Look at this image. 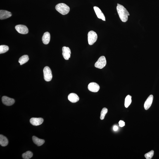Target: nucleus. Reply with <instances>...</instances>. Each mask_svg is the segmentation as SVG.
<instances>
[{
  "label": "nucleus",
  "instance_id": "obj_1",
  "mask_svg": "<svg viewBox=\"0 0 159 159\" xmlns=\"http://www.w3.org/2000/svg\"><path fill=\"white\" fill-rule=\"evenodd\" d=\"M116 9L119 18L123 22H127L128 18V16L130 15L127 10L123 6L118 3L117 4Z\"/></svg>",
  "mask_w": 159,
  "mask_h": 159
},
{
  "label": "nucleus",
  "instance_id": "obj_2",
  "mask_svg": "<svg viewBox=\"0 0 159 159\" xmlns=\"http://www.w3.org/2000/svg\"><path fill=\"white\" fill-rule=\"evenodd\" d=\"M56 9L57 11L63 15L68 14L70 10L69 7L63 3H59L56 6Z\"/></svg>",
  "mask_w": 159,
  "mask_h": 159
},
{
  "label": "nucleus",
  "instance_id": "obj_3",
  "mask_svg": "<svg viewBox=\"0 0 159 159\" xmlns=\"http://www.w3.org/2000/svg\"><path fill=\"white\" fill-rule=\"evenodd\" d=\"M98 36L96 33L93 31H91L88 34V43L90 45H92L96 42Z\"/></svg>",
  "mask_w": 159,
  "mask_h": 159
},
{
  "label": "nucleus",
  "instance_id": "obj_4",
  "mask_svg": "<svg viewBox=\"0 0 159 159\" xmlns=\"http://www.w3.org/2000/svg\"><path fill=\"white\" fill-rule=\"evenodd\" d=\"M44 76L45 80L46 82H50L53 76L51 69L49 67H45L44 70Z\"/></svg>",
  "mask_w": 159,
  "mask_h": 159
},
{
  "label": "nucleus",
  "instance_id": "obj_5",
  "mask_svg": "<svg viewBox=\"0 0 159 159\" xmlns=\"http://www.w3.org/2000/svg\"><path fill=\"white\" fill-rule=\"evenodd\" d=\"M106 64V60L104 56H101L98 59V61L95 63V66L96 68L101 69L105 66Z\"/></svg>",
  "mask_w": 159,
  "mask_h": 159
},
{
  "label": "nucleus",
  "instance_id": "obj_6",
  "mask_svg": "<svg viewBox=\"0 0 159 159\" xmlns=\"http://www.w3.org/2000/svg\"><path fill=\"white\" fill-rule=\"evenodd\" d=\"M15 29L19 33L26 34L28 33V30L26 26L19 25L15 26Z\"/></svg>",
  "mask_w": 159,
  "mask_h": 159
},
{
  "label": "nucleus",
  "instance_id": "obj_7",
  "mask_svg": "<svg viewBox=\"0 0 159 159\" xmlns=\"http://www.w3.org/2000/svg\"><path fill=\"white\" fill-rule=\"evenodd\" d=\"M100 86L96 83L92 82L90 83L88 86L89 90L93 92H97L100 89Z\"/></svg>",
  "mask_w": 159,
  "mask_h": 159
},
{
  "label": "nucleus",
  "instance_id": "obj_8",
  "mask_svg": "<svg viewBox=\"0 0 159 159\" xmlns=\"http://www.w3.org/2000/svg\"><path fill=\"white\" fill-rule=\"evenodd\" d=\"M62 55L63 58L66 60H68L70 58L71 52L70 48L68 47L64 46L62 48Z\"/></svg>",
  "mask_w": 159,
  "mask_h": 159
},
{
  "label": "nucleus",
  "instance_id": "obj_9",
  "mask_svg": "<svg viewBox=\"0 0 159 159\" xmlns=\"http://www.w3.org/2000/svg\"><path fill=\"white\" fill-rule=\"evenodd\" d=\"M2 101L3 104L7 106H10L14 104L15 101L13 98H10L6 96H3L2 98Z\"/></svg>",
  "mask_w": 159,
  "mask_h": 159
},
{
  "label": "nucleus",
  "instance_id": "obj_10",
  "mask_svg": "<svg viewBox=\"0 0 159 159\" xmlns=\"http://www.w3.org/2000/svg\"><path fill=\"white\" fill-rule=\"evenodd\" d=\"M44 119L42 118H36L32 117L30 120V123L32 125L34 126H38L41 125L44 122Z\"/></svg>",
  "mask_w": 159,
  "mask_h": 159
},
{
  "label": "nucleus",
  "instance_id": "obj_11",
  "mask_svg": "<svg viewBox=\"0 0 159 159\" xmlns=\"http://www.w3.org/2000/svg\"><path fill=\"white\" fill-rule=\"evenodd\" d=\"M11 12L6 11V10H0V19L1 20H4L12 16Z\"/></svg>",
  "mask_w": 159,
  "mask_h": 159
},
{
  "label": "nucleus",
  "instance_id": "obj_12",
  "mask_svg": "<svg viewBox=\"0 0 159 159\" xmlns=\"http://www.w3.org/2000/svg\"><path fill=\"white\" fill-rule=\"evenodd\" d=\"M94 9L98 18L105 21V19L104 15L99 8L95 6L94 7Z\"/></svg>",
  "mask_w": 159,
  "mask_h": 159
},
{
  "label": "nucleus",
  "instance_id": "obj_13",
  "mask_svg": "<svg viewBox=\"0 0 159 159\" xmlns=\"http://www.w3.org/2000/svg\"><path fill=\"white\" fill-rule=\"evenodd\" d=\"M153 100V96L151 95L148 97L145 101L144 104V108L146 110H147L151 106Z\"/></svg>",
  "mask_w": 159,
  "mask_h": 159
},
{
  "label": "nucleus",
  "instance_id": "obj_14",
  "mask_svg": "<svg viewBox=\"0 0 159 159\" xmlns=\"http://www.w3.org/2000/svg\"><path fill=\"white\" fill-rule=\"evenodd\" d=\"M68 99L72 103H75L79 101V98L78 96L75 93H71L68 97Z\"/></svg>",
  "mask_w": 159,
  "mask_h": 159
},
{
  "label": "nucleus",
  "instance_id": "obj_15",
  "mask_svg": "<svg viewBox=\"0 0 159 159\" xmlns=\"http://www.w3.org/2000/svg\"><path fill=\"white\" fill-rule=\"evenodd\" d=\"M50 38H51V36L49 33L48 32H45L42 38L43 43L44 44H48L50 42Z\"/></svg>",
  "mask_w": 159,
  "mask_h": 159
},
{
  "label": "nucleus",
  "instance_id": "obj_16",
  "mask_svg": "<svg viewBox=\"0 0 159 159\" xmlns=\"http://www.w3.org/2000/svg\"><path fill=\"white\" fill-rule=\"evenodd\" d=\"M32 139L34 143L38 146H42L45 143L44 140L39 139L35 136H33Z\"/></svg>",
  "mask_w": 159,
  "mask_h": 159
},
{
  "label": "nucleus",
  "instance_id": "obj_17",
  "mask_svg": "<svg viewBox=\"0 0 159 159\" xmlns=\"http://www.w3.org/2000/svg\"><path fill=\"white\" fill-rule=\"evenodd\" d=\"M8 140L7 138L2 135H0V144L2 146H6L8 144Z\"/></svg>",
  "mask_w": 159,
  "mask_h": 159
},
{
  "label": "nucleus",
  "instance_id": "obj_18",
  "mask_svg": "<svg viewBox=\"0 0 159 159\" xmlns=\"http://www.w3.org/2000/svg\"><path fill=\"white\" fill-rule=\"evenodd\" d=\"M29 60L28 56L27 55H25L21 57L19 59L18 62L20 63V65H22L27 63Z\"/></svg>",
  "mask_w": 159,
  "mask_h": 159
},
{
  "label": "nucleus",
  "instance_id": "obj_19",
  "mask_svg": "<svg viewBox=\"0 0 159 159\" xmlns=\"http://www.w3.org/2000/svg\"><path fill=\"white\" fill-rule=\"evenodd\" d=\"M33 153L31 152L28 151L24 153L22 155V157L24 159H29L31 158Z\"/></svg>",
  "mask_w": 159,
  "mask_h": 159
},
{
  "label": "nucleus",
  "instance_id": "obj_20",
  "mask_svg": "<svg viewBox=\"0 0 159 159\" xmlns=\"http://www.w3.org/2000/svg\"><path fill=\"white\" fill-rule=\"evenodd\" d=\"M132 101L131 96L128 95L126 97L125 101V106L126 108H127L131 104Z\"/></svg>",
  "mask_w": 159,
  "mask_h": 159
},
{
  "label": "nucleus",
  "instance_id": "obj_21",
  "mask_svg": "<svg viewBox=\"0 0 159 159\" xmlns=\"http://www.w3.org/2000/svg\"><path fill=\"white\" fill-rule=\"evenodd\" d=\"M9 50V48L8 46L4 45H1L0 46V54H2L6 52Z\"/></svg>",
  "mask_w": 159,
  "mask_h": 159
},
{
  "label": "nucleus",
  "instance_id": "obj_22",
  "mask_svg": "<svg viewBox=\"0 0 159 159\" xmlns=\"http://www.w3.org/2000/svg\"><path fill=\"white\" fill-rule=\"evenodd\" d=\"M108 111V109L106 108H103L102 109L101 112V116H100V119L101 120H103L105 116L107 113Z\"/></svg>",
  "mask_w": 159,
  "mask_h": 159
},
{
  "label": "nucleus",
  "instance_id": "obj_23",
  "mask_svg": "<svg viewBox=\"0 0 159 159\" xmlns=\"http://www.w3.org/2000/svg\"><path fill=\"white\" fill-rule=\"evenodd\" d=\"M154 151L153 150L150 151L149 152L146 153L144 155L145 158L146 159H151L153 156Z\"/></svg>",
  "mask_w": 159,
  "mask_h": 159
},
{
  "label": "nucleus",
  "instance_id": "obj_24",
  "mask_svg": "<svg viewBox=\"0 0 159 159\" xmlns=\"http://www.w3.org/2000/svg\"><path fill=\"white\" fill-rule=\"evenodd\" d=\"M119 126L121 127H123L125 125V123L123 121H120L119 122Z\"/></svg>",
  "mask_w": 159,
  "mask_h": 159
},
{
  "label": "nucleus",
  "instance_id": "obj_25",
  "mask_svg": "<svg viewBox=\"0 0 159 159\" xmlns=\"http://www.w3.org/2000/svg\"><path fill=\"white\" fill-rule=\"evenodd\" d=\"M118 129V127H117V126H114L113 128V130L114 131H117V129Z\"/></svg>",
  "mask_w": 159,
  "mask_h": 159
}]
</instances>
